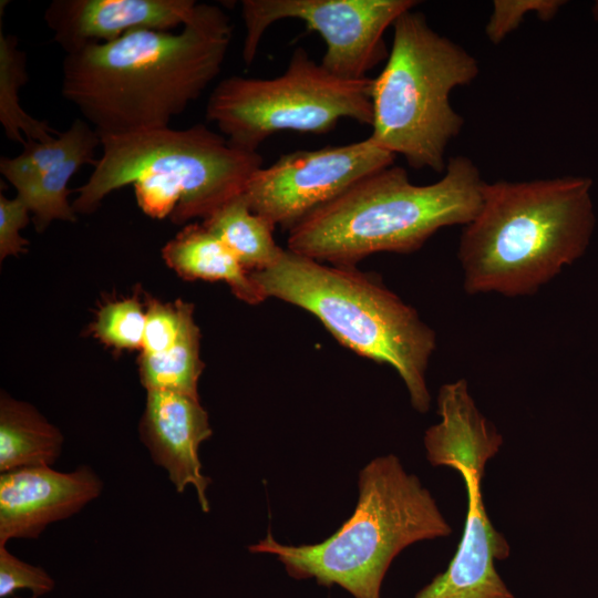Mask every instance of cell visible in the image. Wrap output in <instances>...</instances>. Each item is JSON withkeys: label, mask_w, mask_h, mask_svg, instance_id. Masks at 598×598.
Returning <instances> with one entry per match:
<instances>
[{"label": "cell", "mask_w": 598, "mask_h": 598, "mask_svg": "<svg viewBox=\"0 0 598 598\" xmlns=\"http://www.w3.org/2000/svg\"><path fill=\"white\" fill-rule=\"evenodd\" d=\"M231 32L221 8L197 3L179 33L136 29L86 44L63 60L62 95L100 137L168 127L219 74Z\"/></svg>", "instance_id": "cell-1"}, {"label": "cell", "mask_w": 598, "mask_h": 598, "mask_svg": "<svg viewBox=\"0 0 598 598\" xmlns=\"http://www.w3.org/2000/svg\"><path fill=\"white\" fill-rule=\"evenodd\" d=\"M591 186L580 176L485 182L458 241L464 290L530 296L579 259L595 229Z\"/></svg>", "instance_id": "cell-2"}, {"label": "cell", "mask_w": 598, "mask_h": 598, "mask_svg": "<svg viewBox=\"0 0 598 598\" xmlns=\"http://www.w3.org/2000/svg\"><path fill=\"white\" fill-rule=\"evenodd\" d=\"M484 184L465 156L450 158L442 178L429 185L413 184L404 168L391 165L295 225L287 249L349 267L375 252L410 254L441 228L468 224L481 207Z\"/></svg>", "instance_id": "cell-3"}, {"label": "cell", "mask_w": 598, "mask_h": 598, "mask_svg": "<svg viewBox=\"0 0 598 598\" xmlns=\"http://www.w3.org/2000/svg\"><path fill=\"white\" fill-rule=\"evenodd\" d=\"M452 532L420 478L408 473L398 456L388 454L360 470L354 512L331 536L293 546L277 542L268 532L248 550L275 556L292 578L337 585L353 598H381L386 571L403 549Z\"/></svg>", "instance_id": "cell-4"}, {"label": "cell", "mask_w": 598, "mask_h": 598, "mask_svg": "<svg viewBox=\"0 0 598 598\" xmlns=\"http://www.w3.org/2000/svg\"><path fill=\"white\" fill-rule=\"evenodd\" d=\"M100 138L103 155L78 189L75 213H92L111 192L131 184L140 208L152 218L206 219L243 194L264 163L258 152L233 146L204 124Z\"/></svg>", "instance_id": "cell-5"}, {"label": "cell", "mask_w": 598, "mask_h": 598, "mask_svg": "<svg viewBox=\"0 0 598 598\" xmlns=\"http://www.w3.org/2000/svg\"><path fill=\"white\" fill-rule=\"evenodd\" d=\"M250 275L266 298L305 309L341 344L391 365L404 382L412 406L420 413L429 411L426 370L436 334L377 275L324 265L289 249H282L270 267Z\"/></svg>", "instance_id": "cell-6"}, {"label": "cell", "mask_w": 598, "mask_h": 598, "mask_svg": "<svg viewBox=\"0 0 598 598\" xmlns=\"http://www.w3.org/2000/svg\"><path fill=\"white\" fill-rule=\"evenodd\" d=\"M386 63L372 78L370 137L414 168L444 173L445 152L464 120L450 95L480 72L476 59L410 9L393 23Z\"/></svg>", "instance_id": "cell-7"}, {"label": "cell", "mask_w": 598, "mask_h": 598, "mask_svg": "<svg viewBox=\"0 0 598 598\" xmlns=\"http://www.w3.org/2000/svg\"><path fill=\"white\" fill-rule=\"evenodd\" d=\"M371 86L372 78L336 76L298 47L278 76L221 80L208 97L206 118L233 146L257 152L277 132L322 134L342 118L371 126Z\"/></svg>", "instance_id": "cell-8"}, {"label": "cell", "mask_w": 598, "mask_h": 598, "mask_svg": "<svg viewBox=\"0 0 598 598\" xmlns=\"http://www.w3.org/2000/svg\"><path fill=\"white\" fill-rule=\"evenodd\" d=\"M440 421L424 433L426 458L433 466L458 472L465 483L467 511L457 549L447 568L420 589L414 598H515L495 568L511 547L493 526L482 497L486 463L503 436L465 393L437 403Z\"/></svg>", "instance_id": "cell-9"}, {"label": "cell", "mask_w": 598, "mask_h": 598, "mask_svg": "<svg viewBox=\"0 0 598 598\" xmlns=\"http://www.w3.org/2000/svg\"><path fill=\"white\" fill-rule=\"evenodd\" d=\"M414 0H244L243 60L249 65L265 31L283 19H298L326 43L321 65L346 80L368 73L388 58L383 34Z\"/></svg>", "instance_id": "cell-10"}, {"label": "cell", "mask_w": 598, "mask_h": 598, "mask_svg": "<svg viewBox=\"0 0 598 598\" xmlns=\"http://www.w3.org/2000/svg\"><path fill=\"white\" fill-rule=\"evenodd\" d=\"M394 159V154L370 136L346 145L296 151L255 172L244 194L254 213L290 230L362 178L393 165Z\"/></svg>", "instance_id": "cell-11"}, {"label": "cell", "mask_w": 598, "mask_h": 598, "mask_svg": "<svg viewBox=\"0 0 598 598\" xmlns=\"http://www.w3.org/2000/svg\"><path fill=\"white\" fill-rule=\"evenodd\" d=\"M102 491L103 481L87 465L71 472L39 466L1 473L0 545L39 538L49 525L78 514Z\"/></svg>", "instance_id": "cell-12"}, {"label": "cell", "mask_w": 598, "mask_h": 598, "mask_svg": "<svg viewBox=\"0 0 598 598\" xmlns=\"http://www.w3.org/2000/svg\"><path fill=\"white\" fill-rule=\"evenodd\" d=\"M213 434L209 416L199 399L164 390H150L140 423V435L153 462L164 468L177 493L195 488L203 513H209L199 447Z\"/></svg>", "instance_id": "cell-13"}, {"label": "cell", "mask_w": 598, "mask_h": 598, "mask_svg": "<svg viewBox=\"0 0 598 598\" xmlns=\"http://www.w3.org/2000/svg\"><path fill=\"white\" fill-rule=\"evenodd\" d=\"M196 6L193 0H54L44 20L68 54L136 29L169 31L184 25Z\"/></svg>", "instance_id": "cell-14"}, {"label": "cell", "mask_w": 598, "mask_h": 598, "mask_svg": "<svg viewBox=\"0 0 598 598\" xmlns=\"http://www.w3.org/2000/svg\"><path fill=\"white\" fill-rule=\"evenodd\" d=\"M163 258L185 279L224 281L237 298L250 305L266 299L250 272L203 224L189 225L178 233L164 246Z\"/></svg>", "instance_id": "cell-15"}, {"label": "cell", "mask_w": 598, "mask_h": 598, "mask_svg": "<svg viewBox=\"0 0 598 598\" xmlns=\"http://www.w3.org/2000/svg\"><path fill=\"white\" fill-rule=\"evenodd\" d=\"M63 435L37 409L7 393L0 399V472L52 466L59 460Z\"/></svg>", "instance_id": "cell-16"}, {"label": "cell", "mask_w": 598, "mask_h": 598, "mask_svg": "<svg viewBox=\"0 0 598 598\" xmlns=\"http://www.w3.org/2000/svg\"><path fill=\"white\" fill-rule=\"evenodd\" d=\"M203 226L224 243L247 270L270 267L283 249L274 238L276 226L250 209L244 193L204 219Z\"/></svg>", "instance_id": "cell-17"}, {"label": "cell", "mask_w": 598, "mask_h": 598, "mask_svg": "<svg viewBox=\"0 0 598 598\" xmlns=\"http://www.w3.org/2000/svg\"><path fill=\"white\" fill-rule=\"evenodd\" d=\"M99 145L101 138L96 131L85 120L76 118L65 132L50 141L27 140L18 156H2L0 172L21 192L59 163L78 152L96 148Z\"/></svg>", "instance_id": "cell-18"}, {"label": "cell", "mask_w": 598, "mask_h": 598, "mask_svg": "<svg viewBox=\"0 0 598 598\" xmlns=\"http://www.w3.org/2000/svg\"><path fill=\"white\" fill-rule=\"evenodd\" d=\"M199 337V329L190 318L171 348L154 354L142 353L140 377L146 391H173L199 399L197 386L204 368Z\"/></svg>", "instance_id": "cell-19"}, {"label": "cell", "mask_w": 598, "mask_h": 598, "mask_svg": "<svg viewBox=\"0 0 598 598\" xmlns=\"http://www.w3.org/2000/svg\"><path fill=\"white\" fill-rule=\"evenodd\" d=\"M25 53L18 49V40L0 31V122L6 136L22 145L27 140L48 142L60 132L29 115L19 104V87L28 79Z\"/></svg>", "instance_id": "cell-20"}, {"label": "cell", "mask_w": 598, "mask_h": 598, "mask_svg": "<svg viewBox=\"0 0 598 598\" xmlns=\"http://www.w3.org/2000/svg\"><path fill=\"white\" fill-rule=\"evenodd\" d=\"M96 148H87L75 153L65 161L59 163L29 187L18 192V196L24 200L34 216V224L40 231L52 220H75V212L68 202L70 189L68 184L71 177L84 164L95 165Z\"/></svg>", "instance_id": "cell-21"}, {"label": "cell", "mask_w": 598, "mask_h": 598, "mask_svg": "<svg viewBox=\"0 0 598 598\" xmlns=\"http://www.w3.org/2000/svg\"><path fill=\"white\" fill-rule=\"evenodd\" d=\"M145 312L136 299H124L104 306L94 323V334L118 349L142 348Z\"/></svg>", "instance_id": "cell-22"}, {"label": "cell", "mask_w": 598, "mask_h": 598, "mask_svg": "<svg viewBox=\"0 0 598 598\" xmlns=\"http://www.w3.org/2000/svg\"><path fill=\"white\" fill-rule=\"evenodd\" d=\"M145 316L142 353H159L179 338L185 324L193 318V306L183 301L173 305L148 299Z\"/></svg>", "instance_id": "cell-23"}, {"label": "cell", "mask_w": 598, "mask_h": 598, "mask_svg": "<svg viewBox=\"0 0 598 598\" xmlns=\"http://www.w3.org/2000/svg\"><path fill=\"white\" fill-rule=\"evenodd\" d=\"M564 4L561 0H495L485 33L492 43L497 44L516 30L528 13L535 12L540 20L547 21Z\"/></svg>", "instance_id": "cell-24"}, {"label": "cell", "mask_w": 598, "mask_h": 598, "mask_svg": "<svg viewBox=\"0 0 598 598\" xmlns=\"http://www.w3.org/2000/svg\"><path fill=\"white\" fill-rule=\"evenodd\" d=\"M55 586L53 578L39 566L28 564L0 545V598H8L20 589L32 596L50 594Z\"/></svg>", "instance_id": "cell-25"}, {"label": "cell", "mask_w": 598, "mask_h": 598, "mask_svg": "<svg viewBox=\"0 0 598 598\" xmlns=\"http://www.w3.org/2000/svg\"><path fill=\"white\" fill-rule=\"evenodd\" d=\"M30 209L18 195L10 199L0 194V258L16 256L25 250L28 241L20 230L29 221Z\"/></svg>", "instance_id": "cell-26"}, {"label": "cell", "mask_w": 598, "mask_h": 598, "mask_svg": "<svg viewBox=\"0 0 598 598\" xmlns=\"http://www.w3.org/2000/svg\"><path fill=\"white\" fill-rule=\"evenodd\" d=\"M592 16L598 21V1H596L592 6Z\"/></svg>", "instance_id": "cell-27"}, {"label": "cell", "mask_w": 598, "mask_h": 598, "mask_svg": "<svg viewBox=\"0 0 598 598\" xmlns=\"http://www.w3.org/2000/svg\"><path fill=\"white\" fill-rule=\"evenodd\" d=\"M17 598H21V597H17ZM27 598H39L37 596H31V597H27Z\"/></svg>", "instance_id": "cell-28"}]
</instances>
